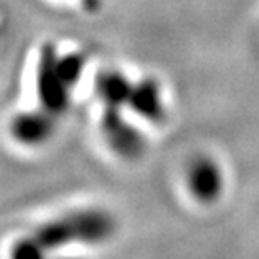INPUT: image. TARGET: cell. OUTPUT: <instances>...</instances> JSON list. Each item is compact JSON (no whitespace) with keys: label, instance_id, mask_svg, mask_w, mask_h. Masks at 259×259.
<instances>
[{"label":"cell","instance_id":"1","mask_svg":"<svg viewBox=\"0 0 259 259\" xmlns=\"http://www.w3.org/2000/svg\"><path fill=\"white\" fill-rule=\"evenodd\" d=\"M81 70V56H58L53 47H45L36 69V106L9 115L6 122L9 141L22 148H36L53 137L61 115L70 105Z\"/></svg>","mask_w":259,"mask_h":259},{"label":"cell","instance_id":"2","mask_svg":"<svg viewBox=\"0 0 259 259\" xmlns=\"http://www.w3.org/2000/svg\"><path fill=\"white\" fill-rule=\"evenodd\" d=\"M115 232V220L101 209H79L51 218L16 236L6 245L2 259H49L76 243H101Z\"/></svg>","mask_w":259,"mask_h":259},{"label":"cell","instance_id":"3","mask_svg":"<svg viewBox=\"0 0 259 259\" xmlns=\"http://www.w3.org/2000/svg\"><path fill=\"white\" fill-rule=\"evenodd\" d=\"M103 134L110 142L112 150L124 158L141 157L144 151V139L134 128H130L119 115V108L106 106L103 117Z\"/></svg>","mask_w":259,"mask_h":259},{"label":"cell","instance_id":"4","mask_svg":"<svg viewBox=\"0 0 259 259\" xmlns=\"http://www.w3.org/2000/svg\"><path fill=\"white\" fill-rule=\"evenodd\" d=\"M187 184L196 200L203 203L214 202L223 189L222 169L212 158L198 157L191 162L189 171H187Z\"/></svg>","mask_w":259,"mask_h":259},{"label":"cell","instance_id":"5","mask_svg":"<svg viewBox=\"0 0 259 259\" xmlns=\"http://www.w3.org/2000/svg\"><path fill=\"white\" fill-rule=\"evenodd\" d=\"M128 106L141 115V117L150 119L153 122H158L164 119V105H162L160 89L155 81L148 79L139 85H134L128 97Z\"/></svg>","mask_w":259,"mask_h":259}]
</instances>
